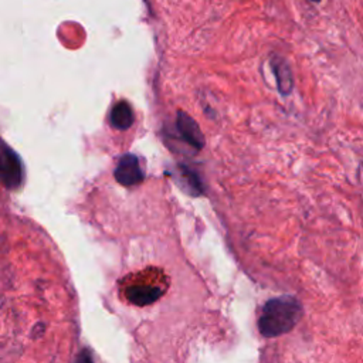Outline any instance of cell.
I'll list each match as a JSON object with an SVG mask.
<instances>
[{
    "label": "cell",
    "mask_w": 363,
    "mask_h": 363,
    "mask_svg": "<svg viewBox=\"0 0 363 363\" xmlns=\"http://www.w3.org/2000/svg\"><path fill=\"white\" fill-rule=\"evenodd\" d=\"M302 313V305L296 298L291 295L272 298L261 309L258 329L265 337L284 335L301 320Z\"/></svg>",
    "instance_id": "1"
},
{
    "label": "cell",
    "mask_w": 363,
    "mask_h": 363,
    "mask_svg": "<svg viewBox=\"0 0 363 363\" xmlns=\"http://www.w3.org/2000/svg\"><path fill=\"white\" fill-rule=\"evenodd\" d=\"M169 281L157 268H147L126 279L123 294L125 298L138 306L150 305L157 301L167 289Z\"/></svg>",
    "instance_id": "2"
},
{
    "label": "cell",
    "mask_w": 363,
    "mask_h": 363,
    "mask_svg": "<svg viewBox=\"0 0 363 363\" xmlns=\"http://www.w3.org/2000/svg\"><path fill=\"white\" fill-rule=\"evenodd\" d=\"M0 170H1V182L6 189L14 190L23 183V163L18 155L10 149L6 143H3L1 159H0Z\"/></svg>",
    "instance_id": "3"
},
{
    "label": "cell",
    "mask_w": 363,
    "mask_h": 363,
    "mask_svg": "<svg viewBox=\"0 0 363 363\" xmlns=\"http://www.w3.org/2000/svg\"><path fill=\"white\" fill-rule=\"evenodd\" d=\"M113 176L119 184L126 186V187L136 186V184L142 183L143 172L140 169L138 157L135 155H125L119 160V163L113 172Z\"/></svg>",
    "instance_id": "4"
},
{
    "label": "cell",
    "mask_w": 363,
    "mask_h": 363,
    "mask_svg": "<svg viewBox=\"0 0 363 363\" xmlns=\"http://www.w3.org/2000/svg\"><path fill=\"white\" fill-rule=\"evenodd\" d=\"M176 125H177V129H179L182 138L189 145H191L197 150H200L204 146V136H203L199 125L196 123V121L191 116H189L186 112L179 111Z\"/></svg>",
    "instance_id": "5"
},
{
    "label": "cell",
    "mask_w": 363,
    "mask_h": 363,
    "mask_svg": "<svg viewBox=\"0 0 363 363\" xmlns=\"http://www.w3.org/2000/svg\"><path fill=\"white\" fill-rule=\"evenodd\" d=\"M271 68L274 71V75L277 79V86H278V91L281 92V95H289L294 89V77H292V71H291L288 62L284 58L275 55L271 60Z\"/></svg>",
    "instance_id": "6"
},
{
    "label": "cell",
    "mask_w": 363,
    "mask_h": 363,
    "mask_svg": "<svg viewBox=\"0 0 363 363\" xmlns=\"http://www.w3.org/2000/svg\"><path fill=\"white\" fill-rule=\"evenodd\" d=\"M111 123L119 130H126L133 123V111L126 101H119L111 111Z\"/></svg>",
    "instance_id": "7"
},
{
    "label": "cell",
    "mask_w": 363,
    "mask_h": 363,
    "mask_svg": "<svg viewBox=\"0 0 363 363\" xmlns=\"http://www.w3.org/2000/svg\"><path fill=\"white\" fill-rule=\"evenodd\" d=\"M75 363H94V360H92L91 353H89L86 349H84V350L77 356Z\"/></svg>",
    "instance_id": "8"
},
{
    "label": "cell",
    "mask_w": 363,
    "mask_h": 363,
    "mask_svg": "<svg viewBox=\"0 0 363 363\" xmlns=\"http://www.w3.org/2000/svg\"><path fill=\"white\" fill-rule=\"evenodd\" d=\"M312 1H313V3H319L320 0H312Z\"/></svg>",
    "instance_id": "9"
}]
</instances>
